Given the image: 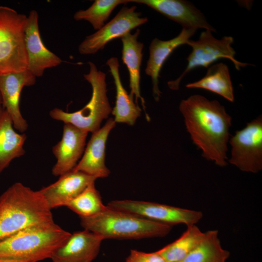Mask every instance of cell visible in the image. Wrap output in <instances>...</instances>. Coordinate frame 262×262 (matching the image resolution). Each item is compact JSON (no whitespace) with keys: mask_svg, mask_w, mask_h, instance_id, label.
<instances>
[{"mask_svg":"<svg viewBox=\"0 0 262 262\" xmlns=\"http://www.w3.org/2000/svg\"><path fill=\"white\" fill-rule=\"evenodd\" d=\"M113 77L116 89L115 104L112 110L115 123L134 125L137 118L141 115V109L134 102L133 97L128 94L121 82L119 63L116 57H111L107 62Z\"/></svg>","mask_w":262,"mask_h":262,"instance_id":"obj_21","label":"cell"},{"mask_svg":"<svg viewBox=\"0 0 262 262\" xmlns=\"http://www.w3.org/2000/svg\"><path fill=\"white\" fill-rule=\"evenodd\" d=\"M179 110L187 131L202 157L218 166H226L232 118L225 107L216 100L193 95L181 101Z\"/></svg>","mask_w":262,"mask_h":262,"instance_id":"obj_1","label":"cell"},{"mask_svg":"<svg viewBox=\"0 0 262 262\" xmlns=\"http://www.w3.org/2000/svg\"><path fill=\"white\" fill-rule=\"evenodd\" d=\"M39 191L17 182L0 196V240L28 227L53 222Z\"/></svg>","mask_w":262,"mask_h":262,"instance_id":"obj_2","label":"cell"},{"mask_svg":"<svg viewBox=\"0 0 262 262\" xmlns=\"http://www.w3.org/2000/svg\"><path fill=\"white\" fill-rule=\"evenodd\" d=\"M36 77L27 69L0 75V93L2 107L8 113L15 129L23 133L28 125L19 108V99L24 87L33 85Z\"/></svg>","mask_w":262,"mask_h":262,"instance_id":"obj_12","label":"cell"},{"mask_svg":"<svg viewBox=\"0 0 262 262\" xmlns=\"http://www.w3.org/2000/svg\"><path fill=\"white\" fill-rule=\"evenodd\" d=\"M65 206L78 214L80 218L96 215L107 207L103 204L100 193L95 187V182L89 184Z\"/></svg>","mask_w":262,"mask_h":262,"instance_id":"obj_25","label":"cell"},{"mask_svg":"<svg viewBox=\"0 0 262 262\" xmlns=\"http://www.w3.org/2000/svg\"><path fill=\"white\" fill-rule=\"evenodd\" d=\"M212 32L205 30L201 33L198 40L189 39L187 42L186 44L192 49L187 58V66L176 80L168 82L170 89L178 90L182 79L192 70L198 67L207 68L221 58L230 60L237 70L249 65V64L239 62L235 58L236 52L231 46L234 41L232 36H224L222 39H218L213 36Z\"/></svg>","mask_w":262,"mask_h":262,"instance_id":"obj_7","label":"cell"},{"mask_svg":"<svg viewBox=\"0 0 262 262\" xmlns=\"http://www.w3.org/2000/svg\"><path fill=\"white\" fill-rule=\"evenodd\" d=\"M229 142L231 147L230 164L245 172L256 173L262 169L261 115L236 131Z\"/></svg>","mask_w":262,"mask_h":262,"instance_id":"obj_8","label":"cell"},{"mask_svg":"<svg viewBox=\"0 0 262 262\" xmlns=\"http://www.w3.org/2000/svg\"><path fill=\"white\" fill-rule=\"evenodd\" d=\"M88 64L89 72L83 77L92 89L89 101L81 110L72 113L55 108L50 111L49 115L54 120L93 133L100 128L102 121L108 117L112 109L107 96L106 74L98 70L93 63Z\"/></svg>","mask_w":262,"mask_h":262,"instance_id":"obj_5","label":"cell"},{"mask_svg":"<svg viewBox=\"0 0 262 262\" xmlns=\"http://www.w3.org/2000/svg\"><path fill=\"white\" fill-rule=\"evenodd\" d=\"M81 226L106 239H138L164 237L172 226L110 208L96 215L80 218Z\"/></svg>","mask_w":262,"mask_h":262,"instance_id":"obj_4","label":"cell"},{"mask_svg":"<svg viewBox=\"0 0 262 262\" xmlns=\"http://www.w3.org/2000/svg\"><path fill=\"white\" fill-rule=\"evenodd\" d=\"M115 124L114 119L110 118L102 127L92 133L81 159L73 170L82 172L97 179L109 176L110 171L105 164L106 143Z\"/></svg>","mask_w":262,"mask_h":262,"instance_id":"obj_15","label":"cell"},{"mask_svg":"<svg viewBox=\"0 0 262 262\" xmlns=\"http://www.w3.org/2000/svg\"><path fill=\"white\" fill-rule=\"evenodd\" d=\"M103 240L101 236L85 229L71 233L51 259L62 262H92L97 256Z\"/></svg>","mask_w":262,"mask_h":262,"instance_id":"obj_17","label":"cell"},{"mask_svg":"<svg viewBox=\"0 0 262 262\" xmlns=\"http://www.w3.org/2000/svg\"><path fill=\"white\" fill-rule=\"evenodd\" d=\"M0 262H28L26 261L11 259H0Z\"/></svg>","mask_w":262,"mask_h":262,"instance_id":"obj_28","label":"cell"},{"mask_svg":"<svg viewBox=\"0 0 262 262\" xmlns=\"http://www.w3.org/2000/svg\"><path fill=\"white\" fill-rule=\"evenodd\" d=\"M188 88L204 89L217 94L228 101L234 100L233 88L229 69L224 63H219L210 66L205 75L199 80L189 83Z\"/></svg>","mask_w":262,"mask_h":262,"instance_id":"obj_22","label":"cell"},{"mask_svg":"<svg viewBox=\"0 0 262 262\" xmlns=\"http://www.w3.org/2000/svg\"><path fill=\"white\" fill-rule=\"evenodd\" d=\"M27 16L0 6V75L27 69L24 29Z\"/></svg>","mask_w":262,"mask_h":262,"instance_id":"obj_6","label":"cell"},{"mask_svg":"<svg viewBox=\"0 0 262 262\" xmlns=\"http://www.w3.org/2000/svg\"><path fill=\"white\" fill-rule=\"evenodd\" d=\"M87 134L71 124L64 123L62 138L52 148L56 159L52 175L60 177L74 168L83 154Z\"/></svg>","mask_w":262,"mask_h":262,"instance_id":"obj_13","label":"cell"},{"mask_svg":"<svg viewBox=\"0 0 262 262\" xmlns=\"http://www.w3.org/2000/svg\"><path fill=\"white\" fill-rule=\"evenodd\" d=\"M140 30L135 33L131 32L123 35L121 38L122 43V59L126 66L129 73L130 95L135 97L136 103L140 99L145 110V101L140 94V66L143 58V44L137 40Z\"/></svg>","mask_w":262,"mask_h":262,"instance_id":"obj_20","label":"cell"},{"mask_svg":"<svg viewBox=\"0 0 262 262\" xmlns=\"http://www.w3.org/2000/svg\"><path fill=\"white\" fill-rule=\"evenodd\" d=\"M128 2H130V0H96L88 8L76 12L74 18L76 21H88L98 31L105 25L116 7Z\"/></svg>","mask_w":262,"mask_h":262,"instance_id":"obj_26","label":"cell"},{"mask_svg":"<svg viewBox=\"0 0 262 262\" xmlns=\"http://www.w3.org/2000/svg\"><path fill=\"white\" fill-rule=\"evenodd\" d=\"M145 4L172 20L182 28L199 29L215 32L202 12L191 2L184 0H130Z\"/></svg>","mask_w":262,"mask_h":262,"instance_id":"obj_14","label":"cell"},{"mask_svg":"<svg viewBox=\"0 0 262 262\" xmlns=\"http://www.w3.org/2000/svg\"><path fill=\"white\" fill-rule=\"evenodd\" d=\"M125 262H166L164 259L155 251L147 253L132 249Z\"/></svg>","mask_w":262,"mask_h":262,"instance_id":"obj_27","label":"cell"},{"mask_svg":"<svg viewBox=\"0 0 262 262\" xmlns=\"http://www.w3.org/2000/svg\"><path fill=\"white\" fill-rule=\"evenodd\" d=\"M107 206L170 226L179 224H185L187 226L194 225L202 217V213L199 211L143 201L114 200L109 202Z\"/></svg>","mask_w":262,"mask_h":262,"instance_id":"obj_9","label":"cell"},{"mask_svg":"<svg viewBox=\"0 0 262 262\" xmlns=\"http://www.w3.org/2000/svg\"><path fill=\"white\" fill-rule=\"evenodd\" d=\"M196 31L195 29L182 28L180 33L171 39L164 41L155 38L151 41L145 73L151 79L153 96L156 101L159 100L161 96L159 78L164 63L176 48L186 44Z\"/></svg>","mask_w":262,"mask_h":262,"instance_id":"obj_18","label":"cell"},{"mask_svg":"<svg viewBox=\"0 0 262 262\" xmlns=\"http://www.w3.org/2000/svg\"><path fill=\"white\" fill-rule=\"evenodd\" d=\"M1 105H2V98H1V96L0 93V106H1Z\"/></svg>","mask_w":262,"mask_h":262,"instance_id":"obj_30","label":"cell"},{"mask_svg":"<svg viewBox=\"0 0 262 262\" xmlns=\"http://www.w3.org/2000/svg\"><path fill=\"white\" fill-rule=\"evenodd\" d=\"M204 235L195 224L188 226L180 237L157 251L166 262H180L199 244Z\"/></svg>","mask_w":262,"mask_h":262,"instance_id":"obj_24","label":"cell"},{"mask_svg":"<svg viewBox=\"0 0 262 262\" xmlns=\"http://www.w3.org/2000/svg\"><path fill=\"white\" fill-rule=\"evenodd\" d=\"M229 252L223 249L217 230H210L199 244L180 262H226Z\"/></svg>","mask_w":262,"mask_h":262,"instance_id":"obj_23","label":"cell"},{"mask_svg":"<svg viewBox=\"0 0 262 262\" xmlns=\"http://www.w3.org/2000/svg\"><path fill=\"white\" fill-rule=\"evenodd\" d=\"M51 260H52V262H62L60 261H58L56 259H51Z\"/></svg>","mask_w":262,"mask_h":262,"instance_id":"obj_29","label":"cell"},{"mask_svg":"<svg viewBox=\"0 0 262 262\" xmlns=\"http://www.w3.org/2000/svg\"><path fill=\"white\" fill-rule=\"evenodd\" d=\"M24 45L28 60L27 70L34 76H42L45 70L62 63L57 55L44 44L39 32L38 14L35 10L27 16L24 29Z\"/></svg>","mask_w":262,"mask_h":262,"instance_id":"obj_11","label":"cell"},{"mask_svg":"<svg viewBox=\"0 0 262 262\" xmlns=\"http://www.w3.org/2000/svg\"><path fill=\"white\" fill-rule=\"evenodd\" d=\"M97 179L82 172L72 170L60 176L56 181L39 191L52 210L65 206Z\"/></svg>","mask_w":262,"mask_h":262,"instance_id":"obj_16","label":"cell"},{"mask_svg":"<svg viewBox=\"0 0 262 262\" xmlns=\"http://www.w3.org/2000/svg\"><path fill=\"white\" fill-rule=\"evenodd\" d=\"M136 7H123L117 15L96 33L87 36L78 47L83 55L93 54L102 49L110 41L121 38L133 29L147 23L146 17H141Z\"/></svg>","mask_w":262,"mask_h":262,"instance_id":"obj_10","label":"cell"},{"mask_svg":"<svg viewBox=\"0 0 262 262\" xmlns=\"http://www.w3.org/2000/svg\"><path fill=\"white\" fill-rule=\"evenodd\" d=\"M70 234L54 221L28 227L0 240V259L37 262L51 259Z\"/></svg>","mask_w":262,"mask_h":262,"instance_id":"obj_3","label":"cell"},{"mask_svg":"<svg viewBox=\"0 0 262 262\" xmlns=\"http://www.w3.org/2000/svg\"><path fill=\"white\" fill-rule=\"evenodd\" d=\"M26 139L25 134L15 131L11 117L0 106V174L13 160L25 154Z\"/></svg>","mask_w":262,"mask_h":262,"instance_id":"obj_19","label":"cell"}]
</instances>
